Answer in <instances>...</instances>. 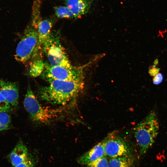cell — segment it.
Masks as SVG:
<instances>
[{"instance_id": "obj_1", "label": "cell", "mask_w": 167, "mask_h": 167, "mask_svg": "<svg viewBox=\"0 0 167 167\" xmlns=\"http://www.w3.org/2000/svg\"><path fill=\"white\" fill-rule=\"evenodd\" d=\"M48 86L41 88L40 98L52 104L65 105L75 98L83 89L84 80L66 81L51 80Z\"/></svg>"}, {"instance_id": "obj_2", "label": "cell", "mask_w": 167, "mask_h": 167, "mask_svg": "<svg viewBox=\"0 0 167 167\" xmlns=\"http://www.w3.org/2000/svg\"><path fill=\"white\" fill-rule=\"evenodd\" d=\"M159 125L155 112L152 111L135 128V137L139 148V155H144L154 143Z\"/></svg>"}, {"instance_id": "obj_3", "label": "cell", "mask_w": 167, "mask_h": 167, "mask_svg": "<svg viewBox=\"0 0 167 167\" xmlns=\"http://www.w3.org/2000/svg\"><path fill=\"white\" fill-rule=\"evenodd\" d=\"M24 105L32 121L39 124H49L61 112L60 109H52L41 105L29 86L25 96Z\"/></svg>"}, {"instance_id": "obj_4", "label": "cell", "mask_w": 167, "mask_h": 167, "mask_svg": "<svg viewBox=\"0 0 167 167\" xmlns=\"http://www.w3.org/2000/svg\"><path fill=\"white\" fill-rule=\"evenodd\" d=\"M49 63L52 66L70 68L72 66L65 51L62 45L58 31L51 32L43 47Z\"/></svg>"}, {"instance_id": "obj_5", "label": "cell", "mask_w": 167, "mask_h": 167, "mask_svg": "<svg viewBox=\"0 0 167 167\" xmlns=\"http://www.w3.org/2000/svg\"><path fill=\"white\" fill-rule=\"evenodd\" d=\"M86 66H72L67 68L60 66H53L45 63L42 76L48 82L54 80L66 81L84 80V68Z\"/></svg>"}, {"instance_id": "obj_6", "label": "cell", "mask_w": 167, "mask_h": 167, "mask_svg": "<svg viewBox=\"0 0 167 167\" xmlns=\"http://www.w3.org/2000/svg\"><path fill=\"white\" fill-rule=\"evenodd\" d=\"M38 40L37 28L32 25L28 27L17 45L15 55L16 61L24 63L32 58Z\"/></svg>"}, {"instance_id": "obj_7", "label": "cell", "mask_w": 167, "mask_h": 167, "mask_svg": "<svg viewBox=\"0 0 167 167\" xmlns=\"http://www.w3.org/2000/svg\"><path fill=\"white\" fill-rule=\"evenodd\" d=\"M103 141L106 156L111 158L132 155V150L130 145L119 136L111 134Z\"/></svg>"}, {"instance_id": "obj_8", "label": "cell", "mask_w": 167, "mask_h": 167, "mask_svg": "<svg viewBox=\"0 0 167 167\" xmlns=\"http://www.w3.org/2000/svg\"><path fill=\"white\" fill-rule=\"evenodd\" d=\"M0 92L11 106L18 105L19 88L15 83L0 80Z\"/></svg>"}, {"instance_id": "obj_9", "label": "cell", "mask_w": 167, "mask_h": 167, "mask_svg": "<svg viewBox=\"0 0 167 167\" xmlns=\"http://www.w3.org/2000/svg\"><path fill=\"white\" fill-rule=\"evenodd\" d=\"M105 156L104 143L103 140L80 156L77 161L80 165L85 166Z\"/></svg>"}, {"instance_id": "obj_10", "label": "cell", "mask_w": 167, "mask_h": 167, "mask_svg": "<svg viewBox=\"0 0 167 167\" xmlns=\"http://www.w3.org/2000/svg\"><path fill=\"white\" fill-rule=\"evenodd\" d=\"M52 23L49 19L41 20L37 25L38 42L34 51L32 58L36 56L39 51L43 48V45L51 33Z\"/></svg>"}, {"instance_id": "obj_11", "label": "cell", "mask_w": 167, "mask_h": 167, "mask_svg": "<svg viewBox=\"0 0 167 167\" xmlns=\"http://www.w3.org/2000/svg\"><path fill=\"white\" fill-rule=\"evenodd\" d=\"M66 6L72 12L74 19L80 18L89 11L91 0H64Z\"/></svg>"}, {"instance_id": "obj_12", "label": "cell", "mask_w": 167, "mask_h": 167, "mask_svg": "<svg viewBox=\"0 0 167 167\" xmlns=\"http://www.w3.org/2000/svg\"><path fill=\"white\" fill-rule=\"evenodd\" d=\"M29 153L25 144L22 141L19 140L8 156L12 166L14 167L22 162L27 158Z\"/></svg>"}, {"instance_id": "obj_13", "label": "cell", "mask_w": 167, "mask_h": 167, "mask_svg": "<svg viewBox=\"0 0 167 167\" xmlns=\"http://www.w3.org/2000/svg\"><path fill=\"white\" fill-rule=\"evenodd\" d=\"M135 160L132 155L110 158L108 167H134Z\"/></svg>"}, {"instance_id": "obj_14", "label": "cell", "mask_w": 167, "mask_h": 167, "mask_svg": "<svg viewBox=\"0 0 167 167\" xmlns=\"http://www.w3.org/2000/svg\"><path fill=\"white\" fill-rule=\"evenodd\" d=\"M45 63L40 59L33 61L31 63L29 71V75L33 77H36L42 74L44 70Z\"/></svg>"}, {"instance_id": "obj_15", "label": "cell", "mask_w": 167, "mask_h": 167, "mask_svg": "<svg viewBox=\"0 0 167 167\" xmlns=\"http://www.w3.org/2000/svg\"><path fill=\"white\" fill-rule=\"evenodd\" d=\"M38 160V155L36 152H29L26 159L14 167H36Z\"/></svg>"}, {"instance_id": "obj_16", "label": "cell", "mask_w": 167, "mask_h": 167, "mask_svg": "<svg viewBox=\"0 0 167 167\" xmlns=\"http://www.w3.org/2000/svg\"><path fill=\"white\" fill-rule=\"evenodd\" d=\"M55 14L59 18H74L73 15L66 6H60L54 7Z\"/></svg>"}, {"instance_id": "obj_17", "label": "cell", "mask_w": 167, "mask_h": 167, "mask_svg": "<svg viewBox=\"0 0 167 167\" xmlns=\"http://www.w3.org/2000/svg\"><path fill=\"white\" fill-rule=\"evenodd\" d=\"M11 118L7 112L0 113V131L7 130L10 127Z\"/></svg>"}, {"instance_id": "obj_18", "label": "cell", "mask_w": 167, "mask_h": 167, "mask_svg": "<svg viewBox=\"0 0 167 167\" xmlns=\"http://www.w3.org/2000/svg\"><path fill=\"white\" fill-rule=\"evenodd\" d=\"M108 163L109 160L105 156L85 166L86 167H108Z\"/></svg>"}, {"instance_id": "obj_19", "label": "cell", "mask_w": 167, "mask_h": 167, "mask_svg": "<svg viewBox=\"0 0 167 167\" xmlns=\"http://www.w3.org/2000/svg\"><path fill=\"white\" fill-rule=\"evenodd\" d=\"M11 105L0 92V113L7 112L11 109Z\"/></svg>"}, {"instance_id": "obj_20", "label": "cell", "mask_w": 167, "mask_h": 167, "mask_svg": "<svg viewBox=\"0 0 167 167\" xmlns=\"http://www.w3.org/2000/svg\"><path fill=\"white\" fill-rule=\"evenodd\" d=\"M163 79L162 74L161 73H159L153 76L152 82L154 84L158 85L162 82Z\"/></svg>"}, {"instance_id": "obj_21", "label": "cell", "mask_w": 167, "mask_h": 167, "mask_svg": "<svg viewBox=\"0 0 167 167\" xmlns=\"http://www.w3.org/2000/svg\"><path fill=\"white\" fill-rule=\"evenodd\" d=\"M159 69H158L155 66H152L149 68L148 73L151 76H154L159 72Z\"/></svg>"}]
</instances>
